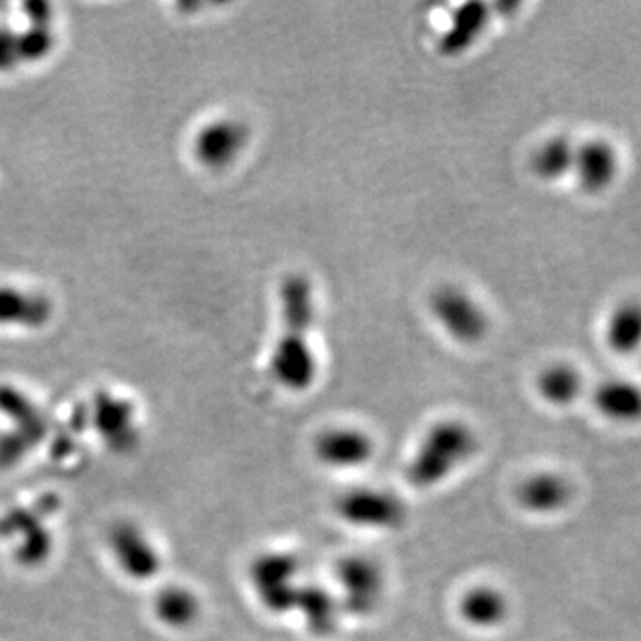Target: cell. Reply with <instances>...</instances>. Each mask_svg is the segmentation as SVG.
I'll list each match as a JSON object with an SVG mask.
<instances>
[{
	"mask_svg": "<svg viewBox=\"0 0 641 641\" xmlns=\"http://www.w3.org/2000/svg\"><path fill=\"white\" fill-rule=\"evenodd\" d=\"M492 10L485 2L461 4L451 16L449 27L439 41L444 56H461L472 49L489 27Z\"/></svg>",
	"mask_w": 641,
	"mask_h": 641,
	"instance_id": "12",
	"label": "cell"
},
{
	"mask_svg": "<svg viewBox=\"0 0 641 641\" xmlns=\"http://www.w3.org/2000/svg\"><path fill=\"white\" fill-rule=\"evenodd\" d=\"M461 622L476 631H494L505 626L511 615V603L501 588L476 584L461 593L456 604Z\"/></svg>",
	"mask_w": 641,
	"mask_h": 641,
	"instance_id": "10",
	"label": "cell"
},
{
	"mask_svg": "<svg viewBox=\"0 0 641 641\" xmlns=\"http://www.w3.org/2000/svg\"><path fill=\"white\" fill-rule=\"evenodd\" d=\"M431 316L455 343L472 346L486 337L489 313L478 299L458 285H442L430 299Z\"/></svg>",
	"mask_w": 641,
	"mask_h": 641,
	"instance_id": "6",
	"label": "cell"
},
{
	"mask_svg": "<svg viewBox=\"0 0 641 641\" xmlns=\"http://www.w3.org/2000/svg\"><path fill=\"white\" fill-rule=\"evenodd\" d=\"M534 389L548 407L568 408L583 394L584 377L572 363L554 362L539 372Z\"/></svg>",
	"mask_w": 641,
	"mask_h": 641,
	"instance_id": "13",
	"label": "cell"
},
{
	"mask_svg": "<svg viewBox=\"0 0 641 641\" xmlns=\"http://www.w3.org/2000/svg\"><path fill=\"white\" fill-rule=\"evenodd\" d=\"M574 500V485L556 470H539L526 476L515 490V501L526 514L553 517L562 514Z\"/></svg>",
	"mask_w": 641,
	"mask_h": 641,
	"instance_id": "9",
	"label": "cell"
},
{
	"mask_svg": "<svg viewBox=\"0 0 641 641\" xmlns=\"http://www.w3.org/2000/svg\"><path fill=\"white\" fill-rule=\"evenodd\" d=\"M593 407L607 421L624 422L637 421L641 411L640 389L632 382L612 378L606 382L599 383L593 392Z\"/></svg>",
	"mask_w": 641,
	"mask_h": 641,
	"instance_id": "14",
	"label": "cell"
},
{
	"mask_svg": "<svg viewBox=\"0 0 641 641\" xmlns=\"http://www.w3.org/2000/svg\"><path fill=\"white\" fill-rule=\"evenodd\" d=\"M478 447V435L466 421L446 417L433 422L408 460L405 469L408 485L421 492L444 485L474 458Z\"/></svg>",
	"mask_w": 641,
	"mask_h": 641,
	"instance_id": "2",
	"label": "cell"
},
{
	"mask_svg": "<svg viewBox=\"0 0 641 641\" xmlns=\"http://www.w3.org/2000/svg\"><path fill=\"white\" fill-rule=\"evenodd\" d=\"M620 175V153L613 143L593 137L579 143L574 157L572 178L587 195H603Z\"/></svg>",
	"mask_w": 641,
	"mask_h": 641,
	"instance_id": "8",
	"label": "cell"
},
{
	"mask_svg": "<svg viewBox=\"0 0 641 641\" xmlns=\"http://www.w3.org/2000/svg\"><path fill=\"white\" fill-rule=\"evenodd\" d=\"M280 333L271 374L285 391L301 394L316 385L319 358L312 343V330L318 316V301L312 282L305 274H289L280 285Z\"/></svg>",
	"mask_w": 641,
	"mask_h": 641,
	"instance_id": "1",
	"label": "cell"
},
{
	"mask_svg": "<svg viewBox=\"0 0 641 641\" xmlns=\"http://www.w3.org/2000/svg\"><path fill=\"white\" fill-rule=\"evenodd\" d=\"M607 348L617 355H631L640 346L641 313L634 304H624L615 309L606 323Z\"/></svg>",
	"mask_w": 641,
	"mask_h": 641,
	"instance_id": "17",
	"label": "cell"
},
{
	"mask_svg": "<svg viewBox=\"0 0 641 641\" xmlns=\"http://www.w3.org/2000/svg\"><path fill=\"white\" fill-rule=\"evenodd\" d=\"M246 141H248V133L241 123H220L207 134L206 152L212 161L226 164L243 152Z\"/></svg>",
	"mask_w": 641,
	"mask_h": 641,
	"instance_id": "18",
	"label": "cell"
},
{
	"mask_svg": "<svg viewBox=\"0 0 641 641\" xmlns=\"http://www.w3.org/2000/svg\"><path fill=\"white\" fill-rule=\"evenodd\" d=\"M377 455V442L357 427H330L313 441V458L330 470H357Z\"/></svg>",
	"mask_w": 641,
	"mask_h": 641,
	"instance_id": "7",
	"label": "cell"
},
{
	"mask_svg": "<svg viewBox=\"0 0 641 641\" xmlns=\"http://www.w3.org/2000/svg\"><path fill=\"white\" fill-rule=\"evenodd\" d=\"M387 590L385 570L366 554H348L335 567V595L344 617L368 618L380 609Z\"/></svg>",
	"mask_w": 641,
	"mask_h": 641,
	"instance_id": "4",
	"label": "cell"
},
{
	"mask_svg": "<svg viewBox=\"0 0 641 641\" xmlns=\"http://www.w3.org/2000/svg\"><path fill=\"white\" fill-rule=\"evenodd\" d=\"M196 609H198V604H196L195 597L184 590H167L157 603L159 617L172 626H184V624L192 622L196 617Z\"/></svg>",
	"mask_w": 641,
	"mask_h": 641,
	"instance_id": "19",
	"label": "cell"
},
{
	"mask_svg": "<svg viewBox=\"0 0 641 641\" xmlns=\"http://www.w3.org/2000/svg\"><path fill=\"white\" fill-rule=\"evenodd\" d=\"M301 565L291 553L271 551L260 554L250 567V581L260 604L274 615H289L296 607Z\"/></svg>",
	"mask_w": 641,
	"mask_h": 641,
	"instance_id": "5",
	"label": "cell"
},
{
	"mask_svg": "<svg viewBox=\"0 0 641 641\" xmlns=\"http://www.w3.org/2000/svg\"><path fill=\"white\" fill-rule=\"evenodd\" d=\"M576 143L564 134L551 136L534 148L529 167L537 178L545 184L565 181L572 175Z\"/></svg>",
	"mask_w": 641,
	"mask_h": 641,
	"instance_id": "15",
	"label": "cell"
},
{
	"mask_svg": "<svg viewBox=\"0 0 641 641\" xmlns=\"http://www.w3.org/2000/svg\"><path fill=\"white\" fill-rule=\"evenodd\" d=\"M114 553L125 572L134 578H150L159 568V558L156 556L152 545L137 531L134 526H118L111 537Z\"/></svg>",
	"mask_w": 641,
	"mask_h": 641,
	"instance_id": "16",
	"label": "cell"
},
{
	"mask_svg": "<svg viewBox=\"0 0 641 641\" xmlns=\"http://www.w3.org/2000/svg\"><path fill=\"white\" fill-rule=\"evenodd\" d=\"M344 525L374 533H397L408 522V506L392 490L362 485L344 490L333 503Z\"/></svg>",
	"mask_w": 641,
	"mask_h": 641,
	"instance_id": "3",
	"label": "cell"
},
{
	"mask_svg": "<svg viewBox=\"0 0 641 641\" xmlns=\"http://www.w3.org/2000/svg\"><path fill=\"white\" fill-rule=\"evenodd\" d=\"M294 612L313 637H332L343 620L344 613L337 595L321 583H304L299 588Z\"/></svg>",
	"mask_w": 641,
	"mask_h": 641,
	"instance_id": "11",
	"label": "cell"
}]
</instances>
